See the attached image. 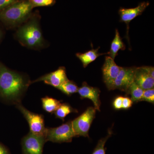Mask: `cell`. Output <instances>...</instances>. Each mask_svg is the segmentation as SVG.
Instances as JSON below:
<instances>
[{"label": "cell", "instance_id": "6da1fadb", "mask_svg": "<svg viewBox=\"0 0 154 154\" xmlns=\"http://www.w3.org/2000/svg\"><path fill=\"white\" fill-rule=\"evenodd\" d=\"M30 83L24 76L0 63V96L11 102H18Z\"/></svg>", "mask_w": 154, "mask_h": 154}, {"label": "cell", "instance_id": "7a4b0ae2", "mask_svg": "<svg viewBox=\"0 0 154 154\" xmlns=\"http://www.w3.org/2000/svg\"><path fill=\"white\" fill-rule=\"evenodd\" d=\"M38 14H31L27 21L19 26L16 37L20 44L28 48L38 49L43 47L45 41Z\"/></svg>", "mask_w": 154, "mask_h": 154}, {"label": "cell", "instance_id": "3957f363", "mask_svg": "<svg viewBox=\"0 0 154 154\" xmlns=\"http://www.w3.org/2000/svg\"><path fill=\"white\" fill-rule=\"evenodd\" d=\"M33 9L27 0H21L0 11V20L10 27L20 26L30 17Z\"/></svg>", "mask_w": 154, "mask_h": 154}, {"label": "cell", "instance_id": "277c9868", "mask_svg": "<svg viewBox=\"0 0 154 154\" xmlns=\"http://www.w3.org/2000/svg\"><path fill=\"white\" fill-rule=\"evenodd\" d=\"M75 137L72 121H70L57 127L46 128L45 139L46 142L62 143L71 142Z\"/></svg>", "mask_w": 154, "mask_h": 154}, {"label": "cell", "instance_id": "5b68a950", "mask_svg": "<svg viewBox=\"0 0 154 154\" xmlns=\"http://www.w3.org/2000/svg\"><path fill=\"white\" fill-rule=\"evenodd\" d=\"M96 110L94 107H89L79 117L72 121L73 128L76 136L89 137V130L95 118Z\"/></svg>", "mask_w": 154, "mask_h": 154}, {"label": "cell", "instance_id": "8992f818", "mask_svg": "<svg viewBox=\"0 0 154 154\" xmlns=\"http://www.w3.org/2000/svg\"><path fill=\"white\" fill-rule=\"evenodd\" d=\"M17 106L28 122L30 132L45 138L46 128L45 127L44 119L42 116L30 112L22 105L18 104Z\"/></svg>", "mask_w": 154, "mask_h": 154}, {"label": "cell", "instance_id": "52a82bcc", "mask_svg": "<svg viewBox=\"0 0 154 154\" xmlns=\"http://www.w3.org/2000/svg\"><path fill=\"white\" fill-rule=\"evenodd\" d=\"M45 142L44 137L38 136L30 132L22 139V153L42 154L43 146Z\"/></svg>", "mask_w": 154, "mask_h": 154}, {"label": "cell", "instance_id": "ba28073f", "mask_svg": "<svg viewBox=\"0 0 154 154\" xmlns=\"http://www.w3.org/2000/svg\"><path fill=\"white\" fill-rule=\"evenodd\" d=\"M136 69L135 67H122L110 90L118 89L126 93L130 86L134 82Z\"/></svg>", "mask_w": 154, "mask_h": 154}, {"label": "cell", "instance_id": "9c48e42d", "mask_svg": "<svg viewBox=\"0 0 154 154\" xmlns=\"http://www.w3.org/2000/svg\"><path fill=\"white\" fill-rule=\"evenodd\" d=\"M121 67L118 66L114 61V60L110 57H105V63L102 68L103 81L110 90L116 77L121 69Z\"/></svg>", "mask_w": 154, "mask_h": 154}, {"label": "cell", "instance_id": "30bf717a", "mask_svg": "<svg viewBox=\"0 0 154 154\" xmlns=\"http://www.w3.org/2000/svg\"><path fill=\"white\" fill-rule=\"evenodd\" d=\"M149 5L148 2H143L139 4L137 7L131 8H121L118 11L120 17V22H125L127 26V35L128 36L129 23L136 17L142 15L146 9Z\"/></svg>", "mask_w": 154, "mask_h": 154}, {"label": "cell", "instance_id": "8fae6325", "mask_svg": "<svg viewBox=\"0 0 154 154\" xmlns=\"http://www.w3.org/2000/svg\"><path fill=\"white\" fill-rule=\"evenodd\" d=\"M68 80L66 73V70L64 67L59 68L55 71L51 72L38 78L33 82H43L45 84L58 88L64 82Z\"/></svg>", "mask_w": 154, "mask_h": 154}, {"label": "cell", "instance_id": "7c38bea8", "mask_svg": "<svg viewBox=\"0 0 154 154\" xmlns=\"http://www.w3.org/2000/svg\"><path fill=\"white\" fill-rule=\"evenodd\" d=\"M78 93L82 98H87L91 100L94 103V108L96 110L100 111L101 102L99 99L100 91L99 88L89 86L85 82L79 88Z\"/></svg>", "mask_w": 154, "mask_h": 154}, {"label": "cell", "instance_id": "4fadbf2b", "mask_svg": "<svg viewBox=\"0 0 154 154\" xmlns=\"http://www.w3.org/2000/svg\"><path fill=\"white\" fill-rule=\"evenodd\" d=\"M134 82L143 90L154 88V79L143 67L137 68L134 75Z\"/></svg>", "mask_w": 154, "mask_h": 154}, {"label": "cell", "instance_id": "5bb4252c", "mask_svg": "<svg viewBox=\"0 0 154 154\" xmlns=\"http://www.w3.org/2000/svg\"><path fill=\"white\" fill-rule=\"evenodd\" d=\"M99 47L96 49L92 48L89 51H87L84 53H78L76 54V56L82 62L83 67L84 68H86L88 66L89 64L94 61L99 57L103 54H107V53L103 54L99 53Z\"/></svg>", "mask_w": 154, "mask_h": 154}, {"label": "cell", "instance_id": "9a60e30c", "mask_svg": "<svg viewBox=\"0 0 154 154\" xmlns=\"http://www.w3.org/2000/svg\"><path fill=\"white\" fill-rule=\"evenodd\" d=\"M125 49V45L122 41L119 32L117 29H116L115 36L111 42L110 51L107 52V54H109V57L114 60L118 55V51L120 50L124 51Z\"/></svg>", "mask_w": 154, "mask_h": 154}, {"label": "cell", "instance_id": "2e32d148", "mask_svg": "<svg viewBox=\"0 0 154 154\" xmlns=\"http://www.w3.org/2000/svg\"><path fill=\"white\" fill-rule=\"evenodd\" d=\"M144 90L140 87L137 85L134 82L130 86L126 93L130 94L131 96V99L133 102H138L141 101L143 95Z\"/></svg>", "mask_w": 154, "mask_h": 154}, {"label": "cell", "instance_id": "e0dca14e", "mask_svg": "<svg viewBox=\"0 0 154 154\" xmlns=\"http://www.w3.org/2000/svg\"><path fill=\"white\" fill-rule=\"evenodd\" d=\"M42 107L48 113H54L61 104L60 102L56 99L45 97L42 99Z\"/></svg>", "mask_w": 154, "mask_h": 154}, {"label": "cell", "instance_id": "ac0fdd59", "mask_svg": "<svg viewBox=\"0 0 154 154\" xmlns=\"http://www.w3.org/2000/svg\"><path fill=\"white\" fill-rule=\"evenodd\" d=\"M78 112L76 109H74L68 103H61L59 107L54 113L56 118L60 119L64 121V118L69 113Z\"/></svg>", "mask_w": 154, "mask_h": 154}, {"label": "cell", "instance_id": "d6986e66", "mask_svg": "<svg viewBox=\"0 0 154 154\" xmlns=\"http://www.w3.org/2000/svg\"><path fill=\"white\" fill-rule=\"evenodd\" d=\"M79 88V87L74 82L68 79L66 82L63 83L58 88V89L60 90L64 94L68 96H70L72 94L78 93Z\"/></svg>", "mask_w": 154, "mask_h": 154}, {"label": "cell", "instance_id": "ffe728a7", "mask_svg": "<svg viewBox=\"0 0 154 154\" xmlns=\"http://www.w3.org/2000/svg\"><path fill=\"white\" fill-rule=\"evenodd\" d=\"M112 132L111 130L108 131V134L106 137L100 140L98 142L97 146L94 149L92 154H106L105 146L108 139L111 136Z\"/></svg>", "mask_w": 154, "mask_h": 154}, {"label": "cell", "instance_id": "44dd1931", "mask_svg": "<svg viewBox=\"0 0 154 154\" xmlns=\"http://www.w3.org/2000/svg\"><path fill=\"white\" fill-rule=\"evenodd\" d=\"M33 8L36 7H51L55 5L56 0H27Z\"/></svg>", "mask_w": 154, "mask_h": 154}, {"label": "cell", "instance_id": "7402d4cb", "mask_svg": "<svg viewBox=\"0 0 154 154\" xmlns=\"http://www.w3.org/2000/svg\"><path fill=\"white\" fill-rule=\"evenodd\" d=\"M146 101L154 104V88L144 90L143 95L141 101Z\"/></svg>", "mask_w": 154, "mask_h": 154}, {"label": "cell", "instance_id": "603a6c76", "mask_svg": "<svg viewBox=\"0 0 154 154\" xmlns=\"http://www.w3.org/2000/svg\"><path fill=\"white\" fill-rule=\"evenodd\" d=\"M21 0H0V11L14 3Z\"/></svg>", "mask_w": 154, "mask_h": 154}, {"label": "cell", "instance_id": "cb8c5ba5", "mask_svg": "<svg viewBox=\"0 0 154 154\" xmlns=\"http://www.w3.org/2000/svg\"><path fill=\"white\" fill-rule=\"evenodd\" d=\"M123 97L121 96H117L115 98L113 103V107L116 110H121L122 109V100Z\"/></svg>", "mask_w": 154, "mask_h": 154}, {"label": "cell", "instance_id": "d4e9b609", "mask_svg": "<svg viewBox=\"0 0 154 154\" xmlns=\"http://www.w3.org/2000/svg\"><path fill=\"white\" fill-rule=\"evenodd\" d=\"M133 102L129 97H123L122 100V109L127 110L132 106Z\"/></svg>", "mask_w": 154, "mask_h": 154}, {"label": "cell", "instance_id": "484cf974", "mask_svg": "<svg viewBox=\"0 0 154 154\" xmlns=\"http://www.w3.org/2000/svg\"><path fill=\"white\" fill-rule=\"evenodd\" d=\"M144 69L146 71V72L149 74V75L154 79V69L153 67L144 66H143Z\"/></svg>", "mask_w": 154, "mask_h": 154}, {"label": "cell", "instance_id": "4316f807", "mask_svg": "<svg viewBox=\"0 0 154 154\" xmlns=\"http://www.w3.org/2000/svg\"><path fill=\"white\" fill-rule=\"evenodd\" d=\"M0 154H11L8 149L1 143H0Z\"/></svg>", "mask_w": 154, "mask_h": 154}, {"label": "cell", "instance_id": "83f0119b", "mask_svg": "<svg viewBox=\"0 0 154 154\" xmlns=\"http://www.w3.org/2000/svg\"><path fill=\"white\" fill-rule=\"evenodd\" d=\"M1 38H2V33L0 32V40H1Z\"/></svg>", "mask_w": 154, "mask_h": 154}]
</instances>
